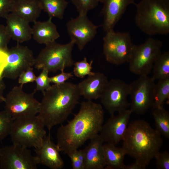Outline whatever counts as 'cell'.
<instances>
[{
    "mask_svg": "<svg viewBox=\"0 0 169 169\" xmlns=\"http://www.w3.org/2000/svg\"><path fill=\"white\" fill-rule=\"evenodd\" d=\"M104 112L102 105L91 100L82 102L78 113L57 132L60 151L67 154L78 149L86 141L98 134L103 125Z\"/></svg>",
    "mask_w": 169,
    "mask_h": 169,
    "instance_id": "cell-1",
    "label": "cell"
},
{
    "mask_svg": "<svg viewBox=\"0 0 169 169\" xmlns=\"http://www.w3.org/2000/svg\"><path fill=\"white\" fill-rule=\"evenodd\" d=\"M43 94L37 116L49 131L67 119L81 96L78 84L68 82L52 85Z\"/></svg>",
    "mask_w": 169,
    "mask_h": 169,
    "instance_id": "cell-2",
    "label": "cell"
},
{
    "mask_svg": "<svg viewBox=\"0 0 169 169\" xmlns=\"http://www.w3.org/2000/svg\"><path fill=\"white\" fill-rule=\"evenodd\" d=\"M161 136L147 121L135 120L128 125L122 147L126 155L146 167L162 146Z\"/></svg>",
    "mask_w": 169,
    "mask_h": 169,
    "instance_id": "cell-3",
    "label": "cell"
},
{
    "mask_svg": "<svg viewBox=\"0 0 169 169\" xmlns=\"http://www.w3.org/2000/svg\"><path fill=\"white\" fill-rule=\"evenodd\" d=\"M135 21L144 33L153 35L169 33V0H141L135 4Z\"/></svg>",
    "mask_w": 169,
    "mask_h": 169,
    "instance_id": "cell-4",
    "label": "cell"
},
{
    "mask_svg": "<svg viewBox=\"0 0 169 169\" xmlns=\"http://www.w3.org/2000/svg\"><path fill=\"white\" fill-rule=\"evenodd\" d=\"M45 127L37 115L22 117L13 120L9 135L13 144L35 148L46 135Z\"/></svg>",
    "mask_w": 169,
    "mask_h": 169,
    "instance_id": "cell-5",
    "label": "cell"
},
{
    "mask_svg": "<svg viewBox=\"0 0 169 169\" xmlns=\"http://www.w3.org/2000/svg\"><path fill=\"white\" fill-rule=\"evenodd\" d=\"M74 44L71 41L63 44L55 41L45 45L35 58V68L39 70L46 69L49 72H55L71 67L74 63L72 57Z\"/></svg>",
    "mask_w": 169,
    "mask_h": 169,
    "instance_id": "cell-6",
    "label": "cell"
},
{
    "mask_svg": "<svg viewBox=\"0 0 169 169\" xmlns=\"http://www.w3.org/2000/svg\"><path fill=\"white\" fill-rule=\"evenodd\" d=\"M162 45L161 41L151 37L141 44L134 45L128 62L130 70L140 76H148L161 53Z\"/></svg>",
    "mask_w": 169,
    "mask_h": 169,
    "instance_id": "cell-7",
    "label": "cell"
},
{
    "mask_svg": "<svg viewBox=\"0 0 169 169\" xmlns=\"http://www.w3.org/2000/svg\"><path fill=\"white\" fill-rule=\"evenodd\" d=\"M103 41V53L107 62L116 65L129 62L134 45L129 32L112 29L106 32Z\"/></svg>",
    "mask_w": 169,
    "mask_h": 169,
    "instance_id": "cell-8",
    "label": "cell"
},
{
    "mask_svg": "<svg viewBox=\"0 0 169 169\" xmlns=\"http://www.w3.org/2000/svg\"><path fill=\"white\" fill-rule=\"evenodd\" d=\"M23 85L14 86L5 97L4 110L13 120L37 115L39 111L40 102L34 98L35 92H24Z\"/></svg>",
    "mask_w": 169,
    "mask_h": 169,
    "instance_id": "cell-9",
    "label": "cell"
},
{
    "mask_svg": "<svg viewBox=\"0 0 169 169\" xmlns=\"http://www.w3.org/2000/svg\"><path fill=\"white\" fill-rule=\"evenodd\" d=\"M155 80L152 77L141 76L130 84V106L132 113L142 115L152 107Z\"/></svg>",
    "mask_w": 169,
    "mask_h": 169,
    "instance_id": "cell-10",
    "label": "cell"
},
{
    "mask_svg": "<svg viewBox=\"0 0 169 169\" xmlns=\"http://www.w3.org/2000/svg\"><path fill=\"white\" fill-rule=\"evenodd\" d=\"M38 164L28 148L13 144L0 148V169H36Z\"/></svg>",
    "mask_w": 169,
    "mask_h": 169,
    "instance_id": "cell-11",
    "label": "cell"
},
{
    "mask_svg": "<svg viewBox=\"0 0 169 169\" xmlns=\"http://www.w3.org/2000/svg\"><path fill=\"white\" fill-rule=\"evenodd\" d=\"M130 84L120 79H112L108 83L100 98L101 103L111 115L128 109L130 103Z\"/></svg>",
    "mask_w": 169,
    "mask_h": 169,
    "instance_id": "cell-12",
    "label": "cell"
},
{
    "mask_svg": "<svg viewBox=\"0 0 169 169\" xmlns=\"http://www.w3.org/2000/svg\"><path fill=\"white\" fill-rule=\"evenodd\" d=\"M6 53L7 63L3 72V78L15 79L34 65L35 58L32 51L27 46L18 44L8 49Z\"/></svg>",
    "mask_w": 169,
    "mask_h": 169,
    "instance_id": "cell-13",
    "label": "cell"
},
{
    "mask_svg": "<svg viewBox=\"0 0 169 169\" xmlns=\"http://www.w3.org/2000/svg\"><path fill=\"white\" fill-rule=\"evenodd\" d=\"M99 26L94 24L85 14H79L77 17L71 19L66 23L71 41L77 45L80 51L95 37Z\"/></svg>",
    "mask_w": 169,
    "mask_h": 169,
    "instance_id": "cell-14",
    "label": "cell"
},
{
    "mask_svg": "<svg viewBox=\"0 0 169 169\" xmlns=\"http://www.w3.org/2000/svg\"><path fill=\"white\" fill-rule=\"evenodd\" d=\"M132 113L130 109H127L118 112L117 115H111L100 132L104 142L116 145L122 141Z\"/></svg>",
    "mask_w": 169,
    "mask_h": 169,
    "instance_id": "cell-15",
    "label": "cell"
},
{
    "mask_svg": "<svg viewBox=\"0 0 169 169\" xmlns=\"http://www.w3.org/2000/svg\"><path fill=\"white\" fill-rule=\"evenodd\" d=\"M35 151L39 164L51 169H61L64 166L59 149L51 140L49 133L45 136L41 144L35 148Z\"/></svg>",
    "mask_w": 169,
    "mask_h": 169,
    "instance_id": "cell-16",
    "label": "cell"
},
{
    "mask_svg": "<svg viewBox=\"0 0 169 169\" xmlns=\"http://www.w3.org/2000/svg\"><path fill=\"white\" fill-rule=\"evenodd\" d=\"M135 0H100L103 5L101 14L103 22L101 25L106 32L114 28L125 12L127 7L135 4Z\"/></svg>",
    "mask_w": 169,
    "mask_h": 169,
    "instance_id": "cell-17",
    "label": "cell"
},
{
    "mask_svg": "<svg viewBox=\"0 0 169 169\" xmlns=\"http://www.w3.org/2000/svg\"><path fill=\"white\" fill-rule=\"evenodd\" d=\"M84 149L85 156L84 169H103L106 166L103 142L99 134L90 139Z\"/></svg>",
    "mask_w": 169,
    "mask_h": 169,
    "instance_id": "cell-18",
    "label": "cell"
},
{
    "mask_svg": "<svg viewBox=\"0 0 169 169\" xmlns=\"http://www.w3.org/2000/svg\"><path fill=\"white\" fill-rule=\"evenodd\" d=\"M103 73L94 72L78 84L81 95L87 100L99 98L108 82Z\"/></svg>",
    "mask_w": 169,
    "mask_h": 169,
    "instance_id": "cell-19",
    "label": "cell"
},
{
    "mask_svg": "<svg viewBox=\"0 0 169 169\" xmlns=\"http://www.w3.org/2000/svg\"><path fill=\"white\" fill-rule=\"evenodd\" d=\"M5 18L6 27L11 39L19 44L31 38L32 29L29 23L12 12Z\"/></svg>",
    "mask_w": 169,
    "mask_h": 169,
    "instance_id": "cell-20",
    "label": "cell"
},
{
    "mask_svg": "<svg viewBox=\"0 0 169 169\" xmlns=\"http://www.w3.org/2000/svg\"><path fill=\"white\" fill-rule=\"evenodd\" d=\"M49 18L47 20L36 21L32 28V36L38 43L45 45L54 42L60 36L56 25Z\"/></svg>",
    "mask_w": 169,
    "mask_h": 169,
    "instance_id": "cell-21",
    "label": "cell"
},
{
    "mask_svg": "<svg viewBox=\"0 0 169 169\" xmlns=\"http://www.w3.org/2000/svg\"><path fill=\"white\" fill-rule=\"evenodd\" d=\"M42 11L39 0H15L11 12L29 23L37 21Z\"/></svg>",
    "mask_w": 169,
    "mask_h": 169,
    "instance_id": "cell-22",
    "label": "cell"
},
{
    "mask_svg": "<svg viewBox=\"0 0 169 169\" xmlns=\"http://www.w3.org/2000/svg\"><path fill=\"white\" fill-rule=\"evenodd\" d=\"M106 166L105 169H125L124 157L126 152L122 147L108 143L103 144Z\"/></svg>",
    "mask_w": 169,
    "mask_h": 169,
    "instance_id": "cell-23",
    "label": "cell"
},
{
    "mask_svg": "<svg viewBox=\"0 0 169 169\" xmlns=\"http://www.w3.org/2000/svg\"><path fill=\"white\" fill-rule=\"evenodd\" d=\"M42 10L48 14L49 18L61 19L68 3L66 0H39Z\"/></svg>",
    "mask_w": 169,
    "mask_h": 169,
    "instance_id": "cell-24",
    "label": "cell"
},
{
    "mask_svg": "<svg viewBox=\"0 0 169 169\" xmlns=\"http://www.w3.org/2000/svg\"><path fill=\"white\" fill-rule=\"evenodd\" d=\"M156 130L161 135L169 138V112L163 107L154 108L152 112Z\"/></svg>",
    "mask_w": 169,
    "mask_h": 169,
    "instance_id": "cell-25",
    "label": "cell"
},
{
    "mask_svg": "<svg viewBox=\"0 0 169 169\" xmlns=\"http://www.w3.org/2000/svg\"><path fill=\"white\" fill-rule=\"evenodd\" d=\"M169 99V77H167L158 80L155 84L152 107L153 109L163 107L165 101Z\"/></svg>",
    "mask_w": 169,
    "mask_h": 169,
    "instance_id": "cell-26",
    "label": "cell"
},
{
    "mask_svg": "<svg viewBox=\"0 0 169 169\" xmlns=\"http://www.w3.org/2000/svg\"><path fill=\"white\" fill-rule=\"evenodd\" d=\"M152 77L158 80L169 77V52L161 53L153 65Z\"/></svg>",
    "mask_w": 169,
    "mask_h": 169,
    "instance_id": "cell-27",
    "label": "cell"
},
{
    "mask_svg": "<svg viewBox=\"0 0 169 169\" xmlns=\"http://www.w3.org/2000/svg\"><path fill=\"white\" fill-rule=\"evenodd\" d=\"M93 62V61L91 60L89 63L87 58L84 57L83 60L74 63V74L76 77L81 78H84L86 75L93 74L94 72L91 71Z\"/></svg>",
    "mask_w": 169,
    "mask_h": 169,
    "instance_id": "cell-28",
    "label": "cell"
},
{
    "mask_svg": "<svg viewBox=\"0 0 169 169\" xmlns=\"http://www.w3.org/2000/svg\"><path fill=\"white\" fill-rule=\"evenodd\" d=\"M13 121L5 110L0 111V141L9 135Z\"/></svg>",
    "mask_w": 169,
    "mask_h": 169,
    "instance_id": "cell-29",
    "label": "cell"
},
{
    "mask_svg": "<svg viewBox=\"0 0 169 169\" xmlns=\"http://www.w3.org/2000/svg\"><path fill=\"white\" fill-rule=\"evenodd\" d=\"M75 7L79 14H87L88 12L95 8L100 0H70Z\"/></svg>",
    "mask_w": 169,
    "mask_h": 169,
    "instance_id": "cell-30",
    "label": "cell"
},
{
    "mask_svg": "<svg viewBox=\"0 0 169 169\" xmlns=\"http://www.w3.org/2000/svg\"><path fill=\"white\" fill-rule=\"evenodd\" d=\"M49 73L47 69H43L39 75L36 77L35 80L36 87L33 91L35 93L40 91L43 93L50 88L51 85L48 76Z\"/></svg>",
    "mask_w": 169,
    "mask_h": 169,
    "instance_id": "cell-31",
    "label": "cell"
},
{
    "mask_svg": "<svg viewBox=\"0 0 169 169\" xmlns=\"http://www.w3.org/2000/svg\"><path fill=\"white\" fill-rule=\"evenodd\" d=\"M154 158L156 159V165L158 169H169V153L165 151L158 152Z\"/></svg>",
    "mask_w": 169,
    "mask_h": 169,
    "instance_id": "cell-32",
    "label": "cell"
},
{
    "mask_svg": "<svg viewBox=\"0 0 169 169\" xmlns=\"http://www.w3.org/2000/svg\"><path fill=\"white\" fill-rule=\"evenodd\" d=\"M11 39L6 26L0 24V51L7 52L8 45Z\"/></svg>",
    "mask_w": 169,
    "mask_h": 169,
    "instance_id": "cell-33",
    "label": "cell"
},
{
    "mask_svg": "<svg viewBox=\"0 0 169 169\" xmlns=\"http://www.w3.org/2000/svg\"><path fill=\"white\" fill-rule=\"evenodd\" d=\"M15 0H0V18H5L12 11Z\"/></svg>",
    "mask_w": 169,
    "mask_h": 169,
    "instance_id": "cell-34",
    "label": "cell"
},
{
    "mask_svg": "<svg viewBox=\"0 0 169 169\" xmlns=\"http://www.w3.org/2000/svg\"><path fill=\"white\" fill-rule=\"evenodd\" d=\"M36 77L33 67H31L19 75L18 77V83L23 85L26 83L33 82L35 81Z\"/></svg>",
    "mask_w": 169,
    "mask_h": 169,
    "instance_id": "cell-35",
    "label": "cell"
},
{
    "mask_svg": "<svg viewBox=\"0 0 169 169\" xmlns=\"http://www.w3.org/2000/svg\"><path fill=\"white\" fill-rule=\"evenodd\" d=\"M60 74L53 76L49 77L50 83L54 84H60L64 83L66 81L73 76L72 73H67L64 70L61 71Z\"/></svg>",
    "mask_w": 169,
    "mask_h": 169,
    "instance_id": "cell-36",
    "label": "cell"
},
{
    "mask_svg": "<svg viewBox=\"0 0 169 169\" xmlns=\"http://www.w3.org/2000/svg\"><path fill=\"white\" fill-rule=\"evenodd\" d=\"M77 150L71 151L67 154L71 160L73 169H84V167L80 162L77 156Z\"/></svg>",
    "mask_w": 169,
    "mask_h": 169,
    "instance_id": "cell-37",
    "label": "cell"
},
{
    "mask_svg": "<svg viewBox=\"0 0 169 169\" xmlns=\"http://www.w3.org/2000/svg\"><path fill=\"white\" fill-rule=\"evenodd\" d=\"M7 59L6 52L0 51V77L2 76L3 69L7 64Z\"/></svg>",
    "mask_w": 169,
    "mask_h": 169,
    "instance_id": "cell-38",
    "label": "cell"
},
{
    "mask_svg": "<svg viewBox=\"0 0 169 169\" xmlns=\"http://www.w3.org/2000/svg\"><path fill=\"white\" fill-rule=\"evenodd\" d=\"M3 78L2 76L0 77V103L4 102L5 100V97L3 95V93L6 86Z\"/></svg>",
    "mask_w": 169,
    "mask_h": 169,
    "instance_id": "cell-39",
    "label": "cell"
},
{
    "mask_svg": "<svg viewBox=\"0 0 169 169\" xmlns=\"http://www.w3.org/2000/svg\"><path fill=\"white\" fill-rule=\"evenodd\" d=\"M146 168V167L135 161L130 165H125V169H145Z\"/></svg>",
    "mask_w": 169,
    "mask_h": 169,
    "instance_id": "cell-40",
    "label": "cell"
},
{
    "mask_svg": "<svg viewBox=\"0 0 169 169\" xmlns=\"http://www.w3.org/2000/svg\"><path fill=\"white\" fill-rule=\"evenodd\" d=\"M77 154L81 164L83 166L84 169L85 156L84 150H77Z\"/></svg>",
    "mask_w": 169,
    "mask_h": 169,
    "instance_id": "cell-41",
    "label": "cell"
}]
</instances>
